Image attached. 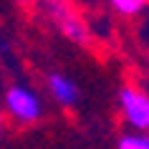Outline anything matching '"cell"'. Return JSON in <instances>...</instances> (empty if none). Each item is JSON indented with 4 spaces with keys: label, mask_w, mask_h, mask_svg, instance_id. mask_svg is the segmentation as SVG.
<instances>
[{
    "label": "cell",
    "mask_w": 149,
    "mask_h": 149,
    "mask_svg": "<svg viewBox=\"0 0 149 149\" xmlns=\"http://www.w3.org/2000/svg\"><path fill=\"white\" fill-rule=\"evenodd\" d=\"M119 106L126 124L134 132H149V96L134 86H124L119 91Z\"/></svg>",
    "instance_id": "7a4b0ae2"
},
{
    "label": "cell",
    "mask_w": 149,
    "mask_h": 149,
    "mask_svg": "<svg viewBox=\"0 0 149 149\" xmlns=\"http://www.w3.org/2000/svg\"><path fill=\"white\" fill-rule=\"evenodd\" d=\"M116 149H149V134H121Z\"/></svg>",
    "instance_id": "8992f818"
},
{
    "label": "cell",
    "mask_w": 149,
    "mask_h": 149,
    "mask_svg": "<svg viewBox=\"0 0 149 149\" xmlns=\"http://www.w3.org/2000/svg\"><path fill=\"white\" fill-rule=\"evenodd\" d=\"M5 109L20 124H33L43 116V104H40L38 94L23 84H13L5 88Z\"/></svg>",
    "instance_id": "6da1fadb"
},
{
    "label": "cell",
    "mask_w": 149,
    "mask_h": 149,
    "mask_svg": "<svg viewBox=\"0 0 149 149\" xmlns=\"http://www.w3.org/2000/svg\"><path fill=\"white\" fill-rule=\"evenodd\" d=\"M48 91H51V96H53L56 101L61 104V106H66V109H71V106H76L81 99V88L79 84L73 79H68L66 73H48Z\"/></svg>",
    "instance_id": "277c9868"
},
{
    "label": "cell",
    "mask_w": 149,
    "mask_h": 149,
    "mask_svg": "<svg viewBox=\"0 0 149 149\" xmlns=\"http://www.w3.org/2000/svg\"><path fill=\"white\" fill-rule=\"evenodd\" d=\"M15 3H31V0H15Z\"/></svg>",
    "instance_id": "52a82bcc"
},
{
    "label": "cell",
    "mask_w": 149,
    "mask_h": 149,
    "mask_svg": "<svg viewBox=\"0 0 149 149\" xmlns=\"http://www.w3.org/2000/svg\"><path fill=\"white\" fill-rule=\"evenodd\" d=\"M109 5L116 10L119 15L132 18V15H136V13H141L147 8V0H109Z\"/></svg>",
    "instance_id": "5b68a950"
},
{
    "label": "cell",
    "mask_w": 149,
    "mask_h": 149,
    "mask_svg": "<svg viewBox=\"0 0 149 149\" xmlns=\"http://www.w3.org/2000/svg\"><path fill=\"white\" fill-rule=\"evenodd\" d=\"M46 8H48V13L53 15V20L58 23L61 33L68 40H73V43H86L88 40L86 23L66 5V0H46Z\"/></svg>",
    "instance_id": "3957f363"
}]
</instances>
